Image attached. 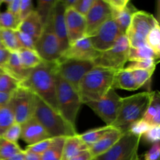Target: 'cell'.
I'll return each instance as SVG.
<instances>
[{"label":"cell","mask_w":160,"mask_h":160,"mask_svg":"<svg viewBox=\"0 0 160 160\" xmlns=\"http://www.w3.org/2000/svg\"><path fill=\"white\" fill-rule=\"evenodd\" d=\"M20 84L31 89L41 99L58 111L54 62H43L32 69L26 81Z\"/></svg>","instance_id":"cell-1"},{"label":"cell","mask_w":160,"mask_h":160,"mask_svg":"<svg viewBox=\"0 0 160 160\" xmlns=\"http://www.w3.org/2000/svg\"><path fill=\"white\" fill-rule=\"evenodd\" d=\"M117 71L95 67L88 72L78 87V93L82 104L103 98L112 88Z\"/></svg>","instance_id":"cell-2"},{"label":"cell","mask_w":160,"mask_h":160,"mask_svg":"<svg viewBox=\"0 0 160 160\" xmlns=\"http://www.w3.org/2000/svg\"><path fill=\"white\" fill-rule=\"evenodd\" d=\"M34 117L42 125L52 138H67L78 134L74 127L70 124L58 111L45 103L38 96Z\"/></svg>","instance_id":"cell-3"},{"label":"cell","mask_w":160,"mask_h":160,"mask_svg":"<svg viewBox=\"0 0 160 160\" xmlns=\"http://www.w3.org/2000/svg\"><path fill=\"white\" fill-rule=\"evenodd\" d=\"M152 95L153 92H145L122 98L120 112L112 127L126 132L130 125L143 118Z\"/></svg>","instance_id":"cell-4"},{"label":"cell","mask_w":160,"mask_h":160,"mask_svg":"<svg viewBox=\"0 0 160 160\" xmlns=\"http://www.w3.org/2000/svg\"><path fill=\"white\" fill-rule=\"evenodd\" d=\"M56 101L58 111L70 124L75 128L81 99L78 91L56 74Z\"/></svg>","instance_id":"cell-5"},{"label":"cell","mask_w":160,"mask_h":160,"mask_svg":"<svg viewBox=\"0 0 160 160\" xmlns=\"http://www.w3.org/2000/svg\"><path fill=\"white\" fill-rule=\"evenodd\" d=\"M93 67L95 65L92 61L77 60L62 57L54 61L56 74L71 84L78 91L81 80Z\"/></svg>","instance_id":"cell-6"},{"label":"cell","mask_w":160,"mask_h":160,"mask_svg":"<svg viewBox=\"0 0 160 160\" xmlns=\"http://www.w3.org/2000/svg\"><path fill=\"white\" fill-rule=\"evenodd\" d=\"M129 49L130 44L128 38L125 34L121 35L112 48L100 53L93 61L94 65L113 70H122L128 62Z\"/></svg>","instance_id":"cell-7"},{"label":"cell","mask_w":160,"mask_h":160,"mask_svg":"<svg viewBox=\"0 0 160 160\" xmlns=\"http://www.w3.org/2000/svg\"><path fill=\"white\" fill-rule=\"evenodd\" d=\"M37 98L38 96L31 89L22 84L12 94L10 103L15 123L21 125L34 117Z\"/></svg>","instance_id":"cell-8"},{"label":"cell","mask_w":160,"mask_h":160,"mask_svg":"<svg viewBox=\"0 0 160 160\" xmlns=\"http://www.w3.org/2000/svg\"><path fill=\"white\" fill-rule=\"evenodd\" d=\"M157 21V19L149 12L136 11L133 14L131 23L125 34L129 42L130 47L136 48L145 45V38L148 32Z\"/></svg>","instance_id":"cell-9"},{"label":"cell","mask_w":160,"mask_h":160,"mask_svg":"<svg viewBox=\"0 0 160 160\" xmlns=\"http://www.w3.org/2000/svg\"><path fill=\"white\" fill-rule=\"evenodd\" d=\"M141 138L126 131L113 147L95 160H141L138 154Z\"/></svg>","instance_id":"cell-10"},{"label":"cell","mask_w":160,"mask_h":160,"mask_svg":"<svg viewBox=\"0 0 160 160\" xmlns=\"http://www.w3.org/2000/svg\"><path fill=\"white\" fill-rule=\"evenodd\" d=\"M34 49L44 62H54L62 56L59 43L53 31L50 15L44 24L40 37L35 42Z\"/></svg>","instance_id":"cell-11"},{"label":"cell","mask_w":160,"mask_h":160,"mask_svg":"<svg viewBox=\"0 0 160 160\" xmlns=\"http://www.w3.org/2000/svg\"><path fill=\"white\" fill-rule=\"evenodd\" d=\"M122 98L115 89L112 88L103 98L85 103L108 126L115 123L122 103Z\"/></svg>","instance_id":"cell-12"},{"label":"cell","mask_w":160,"mask_h":160,"mask_svg":"<svg viewBox=\"0 0 160 160\" xmlns=\"http://www.w3.org/2000/svg\"><path fill=\"white\" fill-rule=\"evenodd\" d=\"M110 18H112V12L106 0H94L92 7L85 16V37L91 38L95 35Z\"/></svg>","instance_id":"cell-13"},{"label":"cell","mask_w":160,"mask_h":160,"mask_svg":"<svg viewBox=\"0 0 160 160\" xmlns=\"http://www.w3.org/2000/svg\"><path fill=\"white\" fill-rule=\"evenodd\" d=\"M122 34L118 25L112 18L108 20L92 37L89 38L92 45L99 52L109 49Z\"/></svg>","instance_id":"cell-14"},{"label":"cell","mask_w":160,"mask_h":160,"mask_svg":"<svg viewBox=\"0 0 160 160\" xmlns=\"http://www.w3.org/2000/svg\"><path fill=\"white\" fill-rule=\"evenodd\" d=\"M66 6L62 1H56L52 8L50 17H51L53 31L58 39L60 46L61 52L62 53L68 48L69 41L67 38V27L65 21Z\"/></svg>","instance_id":"cell-15"},{"label":"cell","mask_w":160,"mask_h":160,"mask_svg":"<svg viewBox=\"0 0 160 160\" xmlns=\"http://www.w3.org/2000/svg\"><path fill=\"white\" fill-rule=\"evenodd\" d=\"M101 52L95 49L90 38L84 37L69 45L68 48L62 54L61 57L77 60L93 62Z\"/></svg>","instance_id":"cell-16"},{"label":"cell","mask_w":160,"mask_h":160,"mask_svg":"<svg viewBox=\"0 0 160 160\" xmlns=\"http://www.w3.org/2000/svg\"><path fill=\"white\" fill-rule=\"evenodd\" d=\"M65 21L70 45L85 37V17L80 14L73 8H67L65 11Z\"/></svg>","instance_id":"cell-17"},{"label":"cell","mask_w":160,"mask_h":160,"mask_svg":"<svg viewBox=\"0 0 160 160\" xmlns=\"http://www.w3.org/2000/svg\"><path fill=\"white\" fill-rule=\"evenodd\" d=\"M20 138L28 144V145H34L41 141L51 138L45 128L34 117L21 124Z\"/></svg>","instance_id":"cell-18"},{"label":"cell","mask_w":160,"mask_h":160,"mask_svg":"<svg viewBox=\"0 0 160 160\" xmlns=\"http://www.w3.org/2000/svg\"><path fill=\"white\" fill-rule=\"evenodd\" d=\"M123 134L124 132L122 130L112 127L100 140L88 148V151L90 152L93 159L95 160L109 151L118 142Z\"/></svg>","instance_id":"cell-19"},{"label":"cell","mask_w":160,"mask_h":160,"mask_svg":"<svg viewBox=\"0 0 160 160\" xmlns=\"http://www.w3.org/2000/svg\"><path fill=\"white\" fill-rule=\"evenodd\" d=\"M44 28V23L40 16L35 10L22 20L19 24L17 31L25 33L29 35L35 42L40 37Z\"/></svg>","instance_id":"cell-20"},{"label":"cell","mask_w":160,"mask_h":160,"mask_svg":"<svg viewBox=\"0 0 160 160\" xmlns=\"http://www.w3.org/2000/svg\"><path fill=\"white\" fill-rule=\"evenodd\" d=\"M2 69L5 73L15 78L20 83L26 81L31 70L25 69L22 66L17 52H10L9 59Z\"/></svg>","instance_id":"cell-21"},{"label":"cell","mask_w":160,"mask_h":160,"mask_svg":"<svg viewBox=\"0 0 160 160\" xmlns=\"http://www.w3.org/2000/svg\"><path fill=\"white\" fill-rule=\"evenodd\" d=\"M86 149H88V148L84 145L78 134L66 138L61 160H70Z\"/></svg>","instance_id":"cell-22"},{"label":"cell","mask_w":160,"mask_h":160,"mask_svg":"<svg viewBox=\"0 0 160 160\" xmlns=\"http://www.w3.org/2000/svg\"><path fill=\"white\" fill-rule=\"evenodd\" d=\"M112 88L123 89L127 91H135L138 89L133 78L131 71H128L124 69L117 70L116 72Z\"/></svg>","instance_id":"cell-23"},{"label":"cell","mask_w":160,"mask_h":160,"mask_svg":"<svg viewBox=\"0 0 160 160\" xmlns=\"http://www.w3.org/2000/svg\"><path fill=\"white\" fill-rule=\"evenodd\" d=\"M152 126H160V98L159 92H153L151 103L143 117Z\"/></svg>","instance_id":"cell-24"},{"label":"cell","mask_w":160,"mask_h":160,"mask_svg":"<svg viewBox=\"0 0 160 160\" xmlns=\"http://www.w3.org/2000/svg\"><path fill=\"white\" fill-rule=\"evenodd\" d=\"M136 11H138V9L134 7V5L131 2H129V3L127 5L126 7L123 10L120 11L119 12L112 16V18L117 23L122 34H126L127 30H128L130 23H131L133 14Z\"/></svg>","instance_id":"cell-25"},{"label":"cell","mask_w":160,"mask_h":160,"mask_svg":"<svg viewBox=\"0 0 160 160\" xmlns=\"http://www.w3.org/2000/svg\"><path fill=\"white\" fill-rule=\"evenodd\" d=\"M17 53L22 66L28 70H32L44 62L35 50L20 48Z\"/></svg>","instance_id":"cell-26"},{"label":"cell","mask_w":160,"mask_h":160,"mask_svg":"<svg viewBox=\"0 0 160 160\" xmlns=\"http://www.w3.org/2000/svg\"><path fill=\"white\" fill-rule=\"evenodd\" d=\"M148 59L159 60V56L156 55L147 45L136 47V48L130 47L129 52H128V61L133 62V61Z\"/></svg>","instance_id":"cell-27"},{"label":"cell","mask_w":160,"mask_h":160,"mask_svg":"<svg viewBox=\"0 0 160 160\" xmlns=\"http://www.w3.org/2000/svg\"><path fill=\"white\" fill-rule=\"evenodd\" d=\"M0 41L3 48L9 52H17L21 48L13 30L0 29Z\"/></svg>","instance_id":"cell-28"},{"label":"cell","mask_w":160,"mask_h":160,"mask_svg":"<svg viewBox=\"0 0 160 160\" xmlns=\"http://www.w3.org/2000/svg\"><path fill=\"white\" fill-rule=\"evenodd\" d=\"M64 137L54 138L52 144L47 151L41 156L42 160H61L62 159V148H63Z\"/></svg>","instance_id":"cell-29"},{"label":"cell","mask_w":160,"mask_h":160,"mask_svg":"<svg viewBox=\"0 0 160 160\" xmlns=\"http://www.w3.org/2000/svg\"><path fill=\"white\" fill-rule=\"evenodd\" d=\"M112 128V126L106 125L104 127L95 128V129H92L90 131H86V132L83 133L82 134H79V136L81 140H82V142L84 143V145L88 148H89L92 145L96 143L98 140H100L103 137V135L106 133H107Z\"/></svg>","instance_id":"cell-30"},{"label":"cell","mask_w":160,"mask_h":160,"mask_svg":"<svg viewBox=\"0 0 160 160\" xmlns=\"http://www.w3.org/2000/svg\"><path fill=\"white\" fill-rule=\"evenodd\" d=\"M15 123L13 111L10 102L3 107L0 108V137L6 130Z\"/></svg>","instance_id":"cell-31"},{"label":"cell","mask_w":160,"mask_h":160,"mask_svg":"<svg viewBox=\"0 0 160 160\" xmlns=\"http://www.w3.org/2000/svg\"><path fill=\"white\" fill-rule=\"evenodd\" d=\"M23 151V150L17 143L8 142L3 138L0 137V160L10 158Z\"/></svg>","instance_id":"cell-32"},{"label":"cell","mask_w":160,"mask_h":160,"mask_svg":"<svg viewBox=\"0 0 160 160\" xmlns=\"http://www.w3.org/2000/svg\"><path fill=\"white\" fill-rule=\"evenodd\" d=\"M145 45H148L156 55L160 56V28L157 21L145 38Z\"/></svg>","instance_id":"cell-33"},{"label":"cell","mask_w":160,"mask_h":160,"mask_svg":"<svg viewBox=\"0 0 160 160\" xmlns=\"http://www.w3.org/2000/svg\"><path fill=\"white\" fill-rule=\"evenodd\" d=\"M20 21L18 17L11 13L6 8L5 10H0V29H10L17 31Z\"/></svg>","instance_id":"cell-34"},{"label":"cell","mask_w":160,"mask_h":160,"mask_svg":"<svg viewBox=\"0 0 160 160\" xmlns=\"http://www.w3.org/2000/svg\"><path fill=\"white\" fill-rule=\"evenodd\" d=\"M20 86V83L7 73L0 75V92L12 94Z\"/></svg>","instance_id":"cell-35"},{"label":"cell","mask_w":160,"mask_h":160,"mask_svg":"<svg viewBox=\"0 0 160 160\" xmlns=\"http://www.w3.org/2000/svg\"><path fill=\"white\" fill-rule=\"evenodd\" d=\"M158 61L156 59H143V60L133 61L128 67H124V70L128 71H133V70H156V64L158 63Z\"/></svg>","instance_id":"cell-36"},{"label":"cell","mask_w":160,"mask_h":160,"mask_svg":"<svg viewBox=\"0 0 160 160\" xmlns=\"http://www.w3.org/2000/svg\"><path fill=\"white\" fill-rule=\"evenodd\" d=\"M152 127V126L148 122L143 120V119H141V120H138V121L134 122L132 124L130 125V127L128 128L127 131L131 133L133 135L142 137Z\"/></svg>","instance_id":"cell-37"},{"label":"cell","mask_w":160,"mask_h":160,"mask_svg":"<svg viewBox=\"0 0 160 160\" xmlns=\"http://www.w3.org/2000/svg\"><path fill=\"white\" fill-rule=\"evenodd\" d=\"M55 3H56V1H43L42 0V1L38 2L37 9H35V11L40 16L44 24L48 20Z\"/></svg>","instance_id":"cell-38"},{"label":"cell","mask_w":160,"mask_h":160,"mask_svg":"<svg viewBox=\"0 0 160 160\" xmlns=\"http://www.w3.org/2000/svg\"><path fill=\"white\" fill-rule=\"evenodd\" d=\"M155 70H133L131 71L133 78H134L135 84L137 85L138 88H140L142 86L145 85L152 76Z\"/></svg>","instance_id":"cell-39"},{"label":"cell","mask_w":160,"mask_h":160,"mask_svg":"<svg viewBox=\"0 0 160 160\" xmlns=\"http://www.w3.org/2000/svg\"><path fill=\"white\" fill-rule=\"evenodd\" d=\"M20 136H21V125L17 123H14L12 126L6 130L2 138L6 139L8 142L17 143L18 140L20 138Z\"/></svg>","instance_id":"cell-40"},{"label":"cell","mask_w":160,"mask_h":160,"mask_svg":"<svg viewBox=\"0 0 160 160\" xmlns=\"http://www.w3.org/2000/svg\"><path fill=\"white\" fill-rule=\"evenodd\" d=\"M52 142L53 138H51L45 139V140L41 141V142H38V143L34 144V145H28L25 150H28V151L31 152H34L35 154L42 156L45 151H47L49 148V147L52 144Z\"/></svg>","instance_id":"cell-41"},{"label":"cell","mask_w":160,"mask_h":160,"mask_svg":"<svg viewBox=\"0 0 160 160\" xmlns=\"http://www.w3.org/2000/svg\"><path fill=\"white\" fill-rule=\"evenodd\" d=\"M15 32L16 35H17V38L18 40V42L21 48L35 50L34 49V44H35V42H34V40L29 35L20 31H17V30L15 31Z\"/></svg>","instance_id":"cell-42"},{"label":"cell","mask_w":160,"mask_h":160,"mask_svg":"<svg viewBox=\"0 0 160 160\" xmlns=\"http://www.w3.org/2000/svg\"><path fill=\"white\" fill-rule=\"evenodd\" d=\"M34 10L33 2L31 0H20V10H19L18 14V20L20 23Z\"/></svg>","instance_id":"cell-43"},{"label":"cell","mask_w":160,"mask_h":160,"mask_svg":"<svg viewBox=\"0 0 160 160\" xmlns=\"http://www.w3.org/2000/svg\"><path fill=\"white\" fill-rule=\"evenodd\" d=\"M147 142L155 144L159 142L160 140V126H152L145 134L142 136Z\"/></svg>","instance_id":"cell-44"},{"label":"cell","mask_w":160,"mask_h":160,"mask_svg":"<svg viewBox=\"0 0 160 160\" xmlns=\"http://www.w3.org/2000/svg\"><path fill=\"white\" fill-rule=\"evenodd\" d=\"M94 2V0H77V2L75 3L73 9L82 16L85 17L86 14L88 12L89 9L92 7V4Z\"/></svg>","instance_id":"cell-45"},{"label":"cell","mask_w":160,"mask_h":160,"mask_svg":"<svg viewBox=\"0 0 160 160\" xmlns=\"http://www.w3.org/2000/svg\"><path fill=\"white\" fill-rule=\"evenodd\" d=\"M106 1L110 7L112 16L123 10L130 2L129 0H106Z\"/></svg>","instance_id":"cell-46"},{"label":"cell","mask_w":160,"mask_h":160,"mask_svg":"<svg viewBox=\"0 0 160 160\" xmlns=\"http://www.w3.org/2000/svg\"><path fill=\"white\" fill-rule=\"evenodd\" d=\"M160 145L159 142L152 145L151 148L145 154V160H159Z\"/></svg>","instance_id":"cell-47"},{"label":"cell","mask_w":160,"mask_h":160,"mask_svg":"<svg viewBox=\"0 0 160 160\" xmlns=\"http://www.w3.org/2000/svg\"><path fill=\"white\" fill-rule=\"evenodd\" d=\"M5 3H6L7 10L9 11L12 14H13L14 16L18 17L20 0H6Z\"/></svg>","instance_id":"cell-48"},{"label":"cell","mask_w":160,"mask_h":160,"mask_svg":"<svg viewBox=\"0 0 160 160\" xmlns=\"http://www.w3.org/2000/svg\"><path fill=\"white\" fill-rule=\"evenodd\" d=\"M9 55H10V52L8 50L4 48H0V67L1 68H3L6 65L9 59Z\"/></svg>","instance_id":"cell-49"},{"label":"cell","mask_w":160,"mask_h":160,"mask_svg":"<svg viewBox=\"0 0 160 160\" xmlns=\"http://www.w3.org/2000/svg\"><path fill=\"white\" fill-rule=\"evenodd\" d=\"M70 160H94L92 158V155H91L90 152L88 151V149L84 150V151L81 152L79 154H78L77 156H75L74 157H73Z\"/></svg>","instance_id":"cell-50"},{"label":"cell","mask_w":160,"mask_h":160,"mask_svg":"<svg viewBox=\"0 0 160 160\" xmlns=\"http://www.w3.org/2000/svg\"><path fill=\"white\" fill-rule=\"evenodd\" d=\"M11 97H12V94L0 92V108L3 107V106H5L9 102Z\"/></svg>","instance_id":"cell-51"},{"label":"cell","mask_w":160,"mask_h":160,"mask_svg":"<svg viewBox=\"0 0 160 160\" xmlns=\"http://www.w3.org/2000/svg\"><path fill=\"white\" fill-rule=\"evenodd\" d=\"M24 157L25 160H42L40 155L31 152L28 150H24Z\"/></svg>","instance_id":"cell-52"},{"label":"cell","mask_w":160,"mask_h":160,"mask_svg":"<svg viewBox=\"0 0 160 160\" xmlns=\"http://www.w3.org/2000/svg\"><path fill=\"white\" fill-rule=\"evenodd\" d=\"M3 160H25V157H24V150H23L22 152L18 153V154L15 155V156H12L10 158H8L6 159H3Z\"/></svg>","instance_id":"cell-53"},{"label":"cell","mask_w":160,"mask_h":160,"mask_svg":"<svg viewBox=\"0 0 160 160\" xmlns=\"http://www.w3.org/2000/svg\"><path fill=\"white\" fill-rule=\"evenodd\" d=\"M3 73H5L4 70H3V69H2V68H1V67H0V75L2 74Z\"/></svg>","instance_id":"cell-54"},{"label":"cell","mask_w":160,"mask_h":160,"mask_svg":"<svg viewBox=\"0 0 160 160\" xmlns=\"http://www.w3.org/2000/svg\"><path fill=\"white\" fill-rule=\"evenodd\" d=\"M0 48H3L2 45V42H1V41H0Z\"/></svg>","instance_id":"cell-55"}]
</instances>
